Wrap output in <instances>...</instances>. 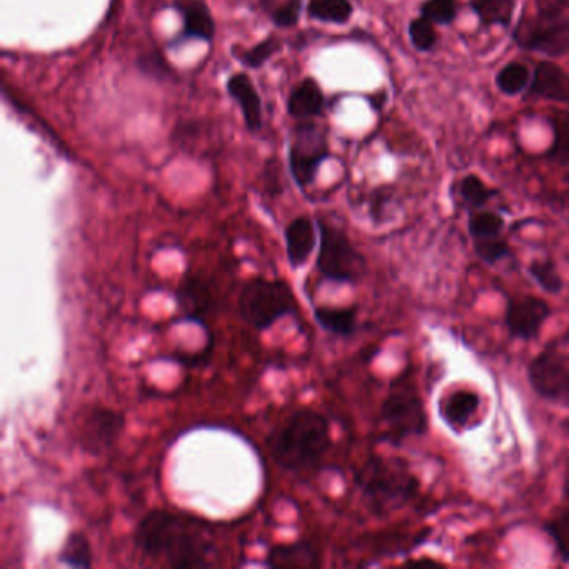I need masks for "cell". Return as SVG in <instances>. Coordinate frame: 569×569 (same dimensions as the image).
I'll use <instances>...</instances> for the list:
<instances>
[{"mask_svg": "<svg viewBox=\"0 0 569 569\" xmlns=\"http://www.w3.org/2000/svg\"><path fill=\"white\" fill-rule=\"evenodd\" d=\"M134 543L149 558L164 559L172 568H207L213 543L201 523L184 514L152 510L139 521Z\"/></svg>", "mask_w": 569, "mask_h": 569, "instance_id": "1", "label": "cell"}, {"mask_svg": "<svg viewBox=\"0 0 569 569\" xmlns=\"http://www.w3.org/2000/svg\"><path fill=\"white\" fill-rule=\"evenodd\" d=\"M331 446L329 423L315 409H299L268 437L274 463L284 471L300 473L315 468Z\"/></svg>", "mask_w": 569, "mask_h": 569, "instance_id": "2", "label": "cell"}, {"mask_svg": "<svg viewBox=\"0 0 569 569\" xmlns=\"http://www.w3.org/2000/svg\"><path fill=\"white\" fill-rule=\"evenodd\" d=\"M357 488L377 514H388L420 494V481L398 459L371 456L356 473Z\"/></svg>", "mask_w": 569, "mask_h": 569, "instance_id": "3", "label": "cell"}, {"mask_svg": "<svg viewBox=\"0 0 569 569\" xmlns=\"http://www.w3.org/2000/svg\"><path fill=\"white\" fill-rule=\"evenodd\" d=\"M239 316L258 331L270 329L297 309L296 296L286 281L254 277L242 287Z\"/></svg>", "mask_w": 569, "mask_h": 569, "instance_id": "4", "label": "cell"}, {"mask_svg": "<svg viewBox=\"0 0 569 569\" xmlns=\"http://www.w3.org/2000/svg\"><path fill=\"white\" fill-rule=\"evenodd\" d=\"M382 421L386 426V436L396 444L428 433L430 421L426 408L414 385L409 382L408 374L392 382L382 405Z\"/></svg>", "mask_w": 569, "mask_h": 569, "instance_id": "5", "label": "cell"}, {"mask_svg": "<svg viewBox=\"0 0 569 569\" xmlns=\"http://www.w3.org/2000/svg\"><path fill=\"white\" fill-rule=\"evenodd\" d=\"M319 232L321 246L316 259L319 273L334 283H360L366 274L367 261L348 238L346 232L325 220L319 223Z\"/></svg>", "mask_w": 569, "mask_h": 569, "instance_id": "6", "label": "cell"}, {"mask_svg": "<svg viewBox=\"0 0 569 569\" xmlns=\"http://www.w3.org/2000/svg\"><path fill=\"white\" fill-rule=\"evenodd\" d=\"M511 37L521 50L558 59L569 54V19L521 15Z\"/></svg>", "mask_w": 569, "mask_h": 569, "instance_id": "7", "label": "cell"}, {"mask_svg": "<svg viewBox=\"0 0 569 569\" xmlns=\"http://www.w3.org/2000/svg\"><path fill=\"white\" fill-rule=\"evenodd\" d=\"M527 382L546 401L569 399V354L555 344L543 350L527 364Z\"/></svg>", "mask_w": 569, "mask_h": 569, "instance_id": "8", "label": "cell"}, {"mask_svg": "<svg viewBox=\"0 0 569 569\" xmlns=\"http://www.w3.org/2000/svg\"><path fill=\"white\" fill-rule=\"evenodd\" d=\"M329 156L328 140L315 124H300L294 130L289 164L299 187L312 184L319 166Z\"/></svg>", "mask_w": 569, "mask_h": 569, "instance_id": "9", "label": "cell"}, {"mask_svg": "<svg viewBox=\"0 0 569 569\" xmlns=\"http://www.w3.org/2000/svg\"><path fill=\"white\" fill-rule=\"evenodd\" d=\"M551 315V306L542 297H510L504 311V326L511 338L530 343L538 339Z\"/></svg>", "mask_w": 569, "mask_h": 569, "instance_id": "10", "label": "cell"}, {"mask_svg": "<svg viewBox=\"0 0 569 569\" xmlns=\"http://www.w3.org/2000/svg\"><path fill=\"white\" fill-rule=\"evenodd\" d=\"M124 424L123 412L104 406L89 409L81 423V446L91 454L105 453L120 440Z\"/></svg>", "mask_w": 569, "mask_h": 569, "instance_id": "11", "label": "cell"}, {"mask_svg": "<svg viewBox=\"0 0 569 569\" xmlns=\"http://www.w3.org/2000/svg\"><path fill=\"white\" fill-rule=\"evenodd\" d=\"M524 99L569 104V72L559 64L546 59L536 64Z\"/></svg>", "mask_w": 569, "mask_h": 569, "instance_id": "12", "label": "cell"}, {"mask_svg": "<svg viewBox=\"0 0 569 569\" xmlns=\"http://www.w3.org/2000/svg\"><path fill=\"white\" fill-rule=\"evenodd\" d=\"M284 239H286V252L291 268L299 270L311 258L316 244H318L315 223L306 216L291 220L284 231Z\"/></svg>", "mask_w": 569, "mask_h": 569, "instance_id": "13", "label": "cell"}, {"mask_svg": "<svg viewBox=\"0 0 569 569\" xmlns=\"http://www.w3.org/2000/svg\"><path fill=\"white\" fill-rule=\"evenodd\" d=\"M451 196L463 209L473 213V210L486 209L494 197L500 196V191L486 184L478 174H466L453 185Z\"/></svg>", "mask_w": 569, "mask_h": 569, "instance_id": "14", "label": "cell"}, {"mask_svg": "<svg viewBox=\"0 0 569 569\" xmlns=\"http://www.w3.org/2000/svg\"><path fill=\"white\" fill-rule=\"evenodd\" d=\"M270 568H319L321 555L318 549L308 542L291 543L271 548L268 555Z\"/></svg>", "mask_w": 569, "mask_h": 569, "instance_id": "15", "label": "cell"}, {"mask_svg": "<svg viewBox=\"0 0 569 569\" xmlns=\"http://www.w3.org/2000/svg\"><path fill=\"white\" fill-rule=\"evenodd\" d=\"M481 405V398L478 392L469 391V389H458V391L451 392L441 402L440 414L444 423L453 430H463L468 426L473 416Z\"/></svg>", "mask_w": 569, "mask_h": 569, "instance_id": "16", "label": "cell"}, {"mask_svg": "<svg viewBox=\"0 0 569 569\" xmlns=\"http://www.w3.org/2000/svg\"><path fill=\"white\" fill-rule=\"evenodd\" d=\"M227 91L241 105L242 116L249 130L255 133L262 126L261 98L246 73H236L227 82Z\"/></svg>", "mask_w": 569, "mask_h": 569, "instance_id": "17", "label": "cell"}, {"mask_svg": "<svg viewBox=\"0 0 569 569\" xmlns=\"http://www.w3.org/2000/svg\"><path fill=\"white\" fill-rule=\"evenodd\" d=\"M325 107V94L315 79H305L291 94L287 109L296 120L305 121L319 116Z\"/></svg>", "mask_w": 569, "mask_h": 569, "instance_id": "18", "label": "cell"}, {"mask_svg": "<svg viewBox=\"0 0 569 569\" xmlns=\"http://www.w3.org/2000/svg\"><path fill=\"white\" fill-rule=\"evenodd\" d=\"M469 9L482 27L511 29L516 12V0H469Z\"/></svg>", "mask_w": 569, "mask_h": 569, "instance_id": "19", "label": "cell"}, {"mask_svg": "<svg viewBox=\"0 0 569 569\" xmlns=\"http://www.w3.org/2000/svg\"><path fill=\"white\" fill-rule=\"evenodd\" d=\"M184 18V35L189 39H201L210 43L214 37V21L209 9L201 0H187L181 5Z\"/></svg>", "mask_w": 569, "mask_h": 569, "instance_id": "20", "label": "cell"}, {"mask_svg": "<svg viewBox=\"0 0 569 569\" xmlns=\"http://www.w3.org/2000/svg\"><path fill=\"white\" fill-rule=\"evenodd\" d=\"M178 300L185 315L194 318L209 311L213 297L209 287L200 277H185L184 283L179 287Z\"/></svg>", "mask_w": 569, "mask_h": 569, "instance_id": "21", "label": "cell"}, {"mask_svg": "<svg viewBox=\"0 0 569 569\" xmlns=\"http://www.w3.org/2000/svg\"><path fill=\"white\" fill-rule=\"evenodd\" d=\"M315 319L325 331L331 334L353 335L357 329V309L356 308H329L321 306L315 309Z\"/></svg>", "mask_w": 569, "mask_h": 569, "instance_id": "22", "label": "cell"}, {"mask_svg": "<svg viewBox=\"0 0 569 569\" xmlns=\"http://www.w3.org/2000/svg\"><path fill=\"white\" fill-rule=\"evenodd\" d=\"M531 78H533V72L526 64L520 62V60H511L498 70V91L508 95V98L526 94Z\"/></svg>", "mask_w": 569, "mask_h": 569, "instance_id": "23", "label": "cell"}, {"mask_svg": "<svg viewBox=\"0 0 569 569\" xmlns=\"http://www.w3.org/2000/svg\"><path fill=\"white\" fill-rule=\"evenodd\" d=\"M553 130L551 146L545 158L558 166H569V112H556L549 117Z\"/></svg>", "mask_w": 569, "mask_h": 569, "instance_id": "24", "label": "cell"}, {"mask_svg": "<svg viewBox=\"0 0 569 569\" xmlns=\"http://www.w3.org/2000/svg\"><path fill=\"white\" fill-rule=\"evenodd\" d=\"M504 226H507L504 217L497 210L479 209L469 213L468 232L473 241L497 238L503 235Z\"/></svg>", "mask_w": 569, "mask_h": 569, "instance_id": "25", "label": "cell"}, {"mask_svg": "<svg viewBox=\"0 0 569 569\" xmlns=\"http://www.w3.org/2000/svg\"><path fill=\"white\" fill-rule=\"evenodd\" d=\"M527 276L538 284L539 289L545 293L559 294L565 287V281H562L561 274H559L558 265L553 259H535L531 261L526 268Z\"/></svg>", "mask_w": 569, "mask_h": 569, "instance_id": "26", "label": "cell"}, {"mask_svg": "<svg viewBox=\"0 0 569 569\" xmlns=\"http://www.w3.org/2000/svg\"><path fill=\"white\" fill-rule=\"evenodd\" d=\"M351 0H309L308 14L316 21L346 24L353 15Z\"/></svg>", "mask_w": 569, "mask_h": 569, "instance_id": "27", "label": "cell"}, {"mask_svg": "<svg viewBox=\"0 0 569 569\" xmlns=\"http://www.w3.org/2000/svg\"><path fill=\"white\" fill-rule=\"evenodd\" d=\"M59 561L70 568H91L92 548L86 535L79 531L70 533L59 551Z\"/></svg>", "mask_w": 569, "mask_h": 569, "instance_id": "28", "label": "cell"}, {"mask_svg": "<svg viewBox=\"0 0 569 569\" xmlns=\"http://www.w3.org/2000/svg\"><path fill=\"white\" fill-rule=\"evenodd\" d=\"M436 27L437 25L428 21V19L421 18V15L411 19L408 24L409 43L418 53H433L436 49L437 43H440V34H437Z\"/></svg>", "mask_w": 569, "mask_h": 569, "instance_id": "29", "label": "cell"}, {"mask_svg": "<svg viewBox=\"0 0 569 569\" xmlns=\"http://www.w3.org/2000/svg\"><path fill=\"white\" fill-rule=\"evenodd\" d=\"M543 531L555 545L556 556L562 562H569V508L546 521Z\"/></svg>", "mask_w": 569, "mask_h": 569, "instance_id": "30", "label": "cell"}, {"mask_svg": "<svg viewBox=\"0 0 569 569\" xmlns=\"http://www.w3.org/2000/svg\"><path fill=\"white\" fill-rule=\"evenodd\" d=\"M459 14L458 0H424L420 8L421 18L433 22L437 27L453 24Z\"/></svg>", "mask_w": 569, "mask_h": 569, "instance_id": "31", "label": "cell"}, {"mask_svg": "<svg viewBox=\"0 0 569 569\" xmlns=\"http://www.w3.org/2000/svg\"><path fill=\"white\" fill-rule=\"evenodd\" d=\"M473 249H475V254L488 265H497L504 259L513 258V249H511L510 242L503 238V235L497 236V238L473 241Z\"/></svg>", "mask_w": 569, "mask_h": 569, "instance_id": "32", "label": "cell"}, {"mask_svg": "<svg viewBox=\"0 0 569 569\" xmlns=\"http://www.w3.org/2000/svg\"><path fill=\"white\" fill-rule=\"evenodd\" d=\"M281 46H283V44L277 39L276 35H270L268 39L262 41V43H259L258 46L252 47V49L242 50L238 57L244 66L259 69V67L264 66V64L281 49Z\"/></svg>", "mask_w": 569, "mask_h": 569, "instance_id": "33", "label": "cell"}, {"mask_svg": "<svg viewBox=\"0 0 569 569\" xmlns=\"http://www.w3.org/2000/svg\"><path fill=\"white\" fill-rule=\"evenodd\" d=\"M300 0H289L273 12V21L277 27H293L299 21Z\"/></svg>", "mask_w": 569, "mask_h": 569, "instance_id": "34", "label": "cell"}, {"mask_svg": "<svg viewBox=\"0 0 569 569\" xmlns=\"http://www.w3.org/2000/svg\"><path fill=\"white\" fill-rule=\"evenodd\" d=\"M536 14L543 18H566L569 0H535Z\"/></svg>", "mask_w": 569, "mask_h": 569, "instance_id": "35", "label": "cell"}, {"mask_svg": "<svg viewBox=\"0 0 569 569\" xmlns=\"http://www.w3.org/2000/svg\"><path fill=\"white\" fill-rule=\"evenodd\" d=\"M562 498L568 501L569 504V465L566 468L565 479H562Z\"/></svg>", "mask_w": 569, "mask_h": 569, "instance_id": "36", "label": "cell"}]
</instances>
